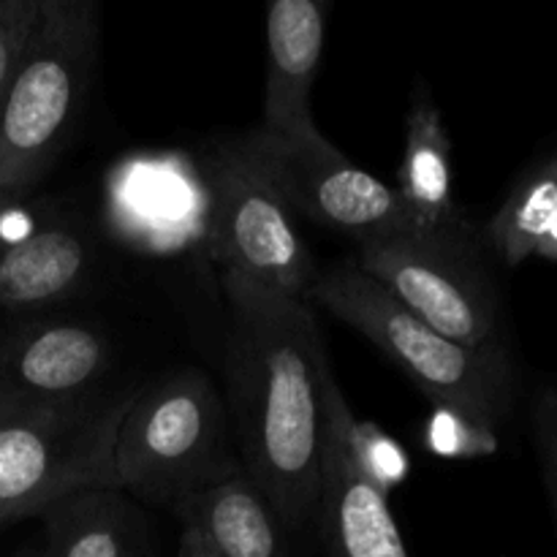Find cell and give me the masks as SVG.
I'll return each instance as SVG.
<instances>
[{
	"mask_svg": "<svg viewBox=\"0 0 557 557\" xmlns=\"http://www.w3.org/2000/svg\"><path fill=\"white\" fill-rule=\"evenodd\" d=\"M226 375L243 471L283 533L308 531L319 504L330 362L310 302L223 272Z\"/></svg>",
	"mask_w": 557,
	"mask_h": 557,
	"instance_id": "obj_1",
	"label": "cell"
},
{
	"mask_svg": "<svg viewBox=\"0 0 557 557\" xmlns=\"http://www.w3.org/2000/svg\"><path fill=\"white\" fill-rule=\"evenodd\" d=\"M310 302L368 337L392 359L433 408H451L498 433L515 395V364L498 341L460 346L408 313L357 261L319 272Z\"/></svg>",
	"mask_w": 557,
	"mask_h": 557,
	"instance_id": "obj_2",
	"label": "cell"
},
{
	"mask_svg": "<svg viewBox=\"0 0 557 557\" xmlns=\"http://www.w3.org/2000/svg\"><path fill=\"white\" fill-rule=\"evenodd\" d=\"M134 392L0 400V528L92 490H120L117 430Z\"/></svg>",
	"mask_w": 557,
	"mask_h": 557,
	"instance_id": "obj_3",
	"label": "cell"
},
{
	"mask_svg": "<svg viewBox=\"0 0 557 557\" xmlns=\"http://www.w3.org/2000/svg\"><path fill=\"white\" fill-rule=\"evenodd\" d=\"M98 60L90 0H38L0 123V210L47 177L85 112Z\"/></svg>",
	"mask_w": 557,
	"mask_h": 557,
	"instance_id": "obj_4",
	"label": "cell"
},
{
	"mask_svg": "<svg viewBox=\"0 0 557 557\" xmlns=\"http://www.w3.org/2000/svg\"><path fill=\"white\" fill-rule=\"evenodd\" d=\"M239 468L228 451L226 408L207 373L180 370L134 392L114 444L120 490L177 506Z\"/></svg>",
	"mask_w": 557,
	"mask_h": 557,
	"instance_id": "obj_5",
	"label": "cell"
},
{
	"mask_svg": "<svg viewBox=\"0 0 557 557\" xmlns=\"http://www.w3.org/2000/svg\"><path fill=\"white\" fill-rule=\"evenodd\" d=\"M201 166L210 190L207 256L223 272L310 302L319 270L297 215L250 150L248 136L218 150Z\"/></svg>",
	"mask_w": 557,
	"mask_h": 557,
	"instance_id": "obj_6",
	"label": "cell"
},
{
	"mask_svg": "<svg viewBox=\"0 0 557 557\" xmlns=\"http://www.w3.org/2000/svg\"><path fill=\"white\" fill-rule=\"evenodd\" d=\"M354 261L430 330L471 348L495 341L498 297L462 234L373 239Z\"/></svg>",
	"mask_w": 557,
	"mask_h": 557,
	"instance_id": "obj_7",
	"label": "cell"
},
{
	"mask_svg": "<svg viewBox=\"0 0 557 557\" xmlns=\"http://www.w3.org/2000/svg\"><path fill=\"white\" fill-rule=\"evenodd\" d=\"M248 145L294 215L337 228L359 245L417 232L397 190L357 166L319 125L292 136L256 128Z\"/></svg>",
	"mask_w": 557,
	"mask_h": 557,
	"instance_id": "obj_8",
	"label": "cell"
},
{
	"mask_svg": "<svg viewBox=\"0 0 557 557\" xmlns=\"http://www.w3.org/2000/svg\"><path fill=\"white\" fill-rule=\"evenodd\" d=\"M101 212L109 232L139 253L177 256L205 248L210 215L205 166L180 150L120 158L103 180Z\"/></svg>",
	"mask_w": 557,
	"mask_h": 557,
	"instance_id": "obj_9",
	"label": "cell"
},
{
	"mask_svg": "<svg viewBox=\"0 0 557 557\" xmlns=\"http://www.w3.org/2000/svg\"><path fill=\"white\" fill-rule=\"evenodd\" d=\"M324 386V449L319 468V522L326 557H408L389 498L373 487L354 462L346 441L348 400L332 373L321 370Z\"/></svg>",
	"mask_w": 557,
	"mask_h": 557,
	"instance_id": "obj_10",
	"label": "cell"
},
{
	"mask_svg": "<svg viewBox=\"0 0 557 557\" xmlns=\"http://www.w3.org/2000/svg\"><path fill=\"white\" fill-rule=\"evenodd\" d=\"M112 362L101 330L74 321L30 324L0 337V400L65 397L96 389Z\"/></svg>",
	"mask_w": 557,
	"mask_h": 557,
	"instance_id": "obj_11",
	"label": "cell"
},
{
	"mask_svg": "<svg viewBox=\"0 0 557 557\" xmlns=\"http://www.w3.org/2000/svg\"><path fill=\"white\" fill-rule=\"evenodd\" d=\"M326 14L319 0H275L267 14L264 123L270 136L315 128L310 90L321 69Z\"/></svg>",
	"mask_w": 557,
	"mask_h": 557,
	"instance_id": "obj_12",
	"label": "cell"
},
{
	"mask_svg": "<svg viewBox=\"0 0 557 557\" xmlns=\"http://www.w3.org/2000/svg\"><path fill=\"white\" fill-rule=\"evenodd\" d=\"M397 196L419 234H462L455 201V161L433 90L417 82L406 112V147L397 169Z\"/></svg>",
	"mask_w": 557,
	"mask_h": 557,
	"instance_id": "obj_13",
	"label": "cell"
},
{
	"mask_svg": "<svg viewBox=\"0 0 557 557\" xmlns=\"http://www.w3.org/2000/svg\"><path fill=\"white\" fill-rule=\"evenodd\" d=\"M90 270L85 237L63 223L25 232L0 250V308L41 310L74 297Z\"/></svg>",
	"mask_w": 557,
	"mask_h": 557,
	"instance_id": "obj_14",
	"label": "cell"
},
{
	"mask_svg": "<svg viewBox=\"0 0 557 557\" xmlns=\"http://www.w3.org/2000/svg\"><path fill=\"white\" fill-rule=\"evenodd\" d=\"M174 511L199 528L221 557H294L286 533L243 468L183 498Z\"/></svg>",
	"mask_w": 557,
	"mask_h": 557,
	"instance_id": "obj_15",
	"label": "cell"
},
{
	"mask_svg": "<svg viewBox=\"0 0 557 557\" xmlns=\"http://www.w3.org/2000/svg\"><path fill=\"white\" fill-rule=\"evenodd\" d=\"M47 557H136L131 509L120 490L74 495L44 515Z\"/></svg>",
	"mask_w": 557,
	"mask_h": 557,
	"instance_id": "obj_16",
	"label": "cell"
},
{
	"mask_svg": "<svg viewBox=\"0 0 557 557\" xmlns=\"http://www.w3.org/2000/svg\"><path fill=\"white\" fill-rule=\"evenodd\" d=\"M557 218V152L528 169L487 226V239L509 267L536 256Z\"/></svg>",
	"mask_w": 557,
	"mask_h": 557,
	"instance_id": "obj_17",
	"label": "cell"
},
{
	"mask_svg": "<svg viewBox=\"0 0 557 557\" xmlns=\"http://www.w3.org/2000/svg\"><path fill=\"white\" fill-rule=\"evenodd\" d=\"M346 441L354 462L362 471V476L373 484L379 493L389 498L395 487H400L411 473V462L403 446L389 433L373 422H359L348 408L346 413Z\"/></svg>",
	"mask_w": 557,
	"mask_h": 557,
	"instance_id": "obj_18",
	"label": "cell"
},
{
	"mask_svg": "<svg viewBox=\"0 0 557 557\" xmlns=\"http://www.w3.org/2000/svg\"><path fill=\"white\" fill-rule=\"evenodd\" d=\"M428 446L441 457H487L498 451V433L473 422L466 413L451 408H435L428 424Z\"/></svg>",
	"mask_w": 557,
	"mask_h": 557,
	"instance_id": "obj_19",
	"label": "cell"
},
{
	"mask_svg": "<svg viewBox=\"0 0 557 557\" xmlns=\"http://www.w3.org/2000/svg\"><path fill=\"white\" fill-rule=\"evenodd\" d=\"M36 22L38 0H9L0 11V123Z\"/></svg>",
	"mask_w": 557,
	"mask_h": 557,
	"instance_id": "obj_20",
	"label": "cell"
},
{
	"mask_svg": "<svg viewBox=\"0 0 557 557\" xmlns=\"http://www.w3.org/2000/svg\"><path fill=\"white\" fill-rule=\"evenodd\" d=\"M533 435H536L544 487H547L557 515V389L539 395L536 406H533Z\"/></svg>",
	"mask_w": 557,
	"mask_h": 557,
	"instance_id": "obj_21",
	"label": "cell"
},
{
	"mask_svg": "<svg viewBox=\"0 0 557 557\" xmlns=\"http://www.w3.org/2000/svg\"><path fill=\"white\" fill-rule=\"evenodd\" d=\"M177 557H221V553H218V549L207 542V536L199 531V528L183 522Z\"/></svg>",
	"mask_w": 557,
	"mask_h": 557,
	"instance_id": "obj_22",
	"label": "cell"
},
{
	"mask_svg": "<svg viewBox=\"0 0 557 557\" xmlns=\"http://www.w3.org/2000/svg\"><path fill=\"white\" fill-rule=\"evenodd\" d=\"M536 256H539V259L553 261V264H557V218L553 221V226H549L547 237H544L542 245H539Z\"/></svg>",
	"mask_w": 557,
	"mask_h": 557,
	"instance_id": "obj_23",
	"label": "cell"
},
{
	"mask_svg": "<svg viewBox=\"0 0 557 557\" xmlns=\"http://www.w3.org/2000/svg\"><path fill=\"white\" fill-rule=\"evenodd\" d=\"M14 557H47V549H38V547H30V549H22L20 555H14Z\"/></svg>",
	"mask_w": 557,
	"mask_h": 557,
	"instance_id": "obj_24",
	"label": "cell"
},
{
	"mask_svg": "<svg viewBox=\"0 0 557 557\" xmlns=\"http://www.w3.org/2000/svg\"><path fill=\"white\" fill-rule=\"evenodd\" d=\"M5 3H9V0H0V11H3V9H5Z\"/></svg>",
	"mask_w": 557,
	"mask_h": 557,
	"instance_id": "obj_25",
	"label": "cell"
}]
</instances>
